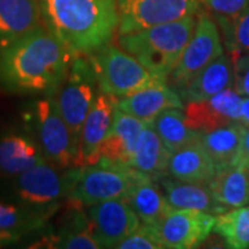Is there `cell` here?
Segmentation results:
<instances>
[{"label":"cell","mask_w":249,"mask_h":249,"mask_svg":"<svg viewBox=\"0 0 249 249\" xmlns=\"http://www.w3.org/2000/svg\"><path fill=\"white\" fill-rule=\"evenodd\" d=\"M73 55L42 24L0 52V86L16 94L54 96Z\"/></svg>","instance_id":"1"},{"label":"cell","mask_w":249,"mask_h":249,"mask_svg":"<svg viewBox=\"0 0 249 249\" xmlns=\"http://www.w3.org/2000/svg\"><path fill=\"white\" fill-rule=\"evenodd\" d=\"M45 25L75 55H93L109 45L119 16L116 0H39Z\"/></svg>","instance_id":"2"},{"label":"cell","mask_w":249,"mask_h":249,"mask_svg":"<svg viewBox=\"0 0 249 249\" xmlns=\"http://www.w3.org/2000/svg\"><path fill=\"white\" fill-rule=\"evenodd\" d=\"M196 16L119 34L124 52L160 79H168L196 31Z\"/></svg>","instance_id":"3"},{"label":"cell","mask_w":249,"mask_h":249,"mask_svg":"<svg viewBox=\"0 0 249 249\" xmlns=\"http://www.w3.org/2000/svg\"><path fill=\"white\" fill-rule=\"evenodd\" d=\"M144 178L147 175L130 165L100 160L97 163L79 166L68 199L86 206L109 199H126Z\"/></svg>","instance_id":"4"},{"label":"cell","mask_w":249,"mask_h":249,"mask_svg":"<svg viewBox=\"0 0 249 249\" xmlns=\"http://www.w3.org/2000/svg\"><path fill=\"white\" fill-rule=\"evenodd\" d=\"M98 91L100 86L91 55H73L68 71L54 93V98L78 144L85 119Z\"/></svg>","instance_id":"5"},{"label":"cell","mask_w":249,"mask_h":249,"mask_svg":"<svg viewBox=\"0 0 249 249\" xmlns=\"http://www.w3.org/2000/svg\"><path fill=\"white\" fill-rule=\"evenodd\" d=\"M97 73L100 90L118 98L136 91L166 83L148 71L132 54L116 46L108 45L91 55Z\"/></svg>","instance_id":"6"},{"label":"cell","mask_w":249,"mask_h":249,"mask_svg":"<svg viewBox=\"0 0 249 249\" xmlns=\"http://www.w3.org/2000/svg\"><path fill=\"white\" fill-rule=\"evenodd\" d=\"M36 132L46 160L60 169L76 168L79 144L71 127L64 121L54 96L36 101Z\"/></svg>","instance_id":"7"},{"label":"cell","mask_w":249,"mask_h":249,"mask_svg":"<svg viewBox=\"0 0 249 249\" xmlns=\"http://www.w3.org/2000/svg\"><path fill=\"white\" fill-rule=\"evenodd\" d=\"M222 54V39L216 22L206 13L198 11L196 31L168 80L173 88L184 89L199 72Z\"/></svg>","instance_id":"8"},{"label":"cell","mask_w":249,"mask_h":249,"mask_svg":"<svg viewBox=\"0 0 249 249\" xmlns=\"http://www.w3.org/2000/svg\"><path fill=\"white\" fill-rule=\"evenodd\" d=\"M119 34L196 16L199 0H116Z\"/></svg>","instance_id":"9"},{"label":"cell","mask_w":249,"mask_h":249,"mask_svg":"<svg viewBox=\"0 0 249 249\" xmlns=\"http://www.w3.org/2000/svg\"><path fill=\"white\" fill-rule=\"evenodd\" d=\"M78 169L79 168H70L65 172H60L43 160L18 175L16 191L19 199L27 205H57V201L70 196Z\"/></svg>","instance_id":"10"},{"label":"cell","mask_w":249,"mask_h":249,"mask_svg":"<svg viewBox=\"0 0 249 249\" xmlns=\"http://www.w3.org/2000/svg\"><path fill=\"white\" fill-rule=\"evenodd\" d=\"M89 229L100 248H119L140 227V219L126 199H109L89 205Z\"/></svg>","instance_id":"11"},{"label":"cell","mask_w":249,"mask_h":249,"mask_svg":"<svg viewBox=\"0 0 249 249\" xmlns=\"http://www.w3.org/2000/svg\"><path fill=\"white\" fill-rule=\"evenodd\" d=\"M216 216L202 211L175 209L155 226L162 248H196L213 231Z\"/></svg>","instance_id":"12"},{"label":"cell","mask_w":249,"mask_h":249,"mask_svg":"<svg viewBox=\"0 0 249 249\" xmlns=\"http://www.w3.org/2000/svg\"><path fill=\"white\" fill-rule=\"evenodd\" d=\"M242 96L234 88L206 100L187 103V121L196 130L206 133L223 126L240 124Z\"/></svg>","instance_id":"13"},{"label":"cell","mask_w":249,"mask_h":249,"mask_svg":"<svg viewBox=\"0 0 249 249\" xmlns=\"http://www.w3.org/2000/svg\"><path fill=\"white\" fill-rule=\"evenodd\" d=\"M118 100L112 94L98 91L80 132L76 168L97 163L98 148L111 130Z\"/></svg>","instance_id":"14"},{"label":"cell","mask_w":249,"mask_h":249,"mask_svg":"<svg viewBox=\"0 0 249 249\" xmlns=\"http://www.w3.org/2000/svg\"><path fill=\"white\" fill-rule=\"evenodd\" d=\"M144 124L142 119L116 108L111 130L98 148L97 162L107 160L132 166L136 144Z\"/></svg>","instance_id":"15"},{"label":"cell","mask_w":249,"mask_h":249,"mask_svg":"<svg viewBox=\"0 0 249 249\" xmlns=\"http://www.w3.org/2000/svg\"><path fill=\"white\" fill-rule=\"evenodd\" d=\"M42 22L39 0H0V52Z\"/></svg>","instance_id":"16"},{"label":"cell","mask_w":249,"mask_h":249,"mask_svg":"<svg viewBox=\"0 0 249 249\" xmlns=\"http://www.w3.org/2000/svg\"><path fill=\"white\" fill-rule=\"evenodd\" d=\"M116 108L144 122H152L160 112L166 109L184 108V103L178 93L163 83L119 98Z\"/></svg>","instance_id":"17"},{"label":"cell","mask_w":249,"mask_h":249,"mask_svg":"<svg viewBox=\"0 0 249 249\" xmlns=\"http://www.w3.org/2000/svg\"><path fill=\"white\" fill-rule=\"evenodd\" d=\"M158 180L162 187V193L176 209H193L212 214H220L230 209L217 201L209 187L205 184L187 183L175 178H166L165 175L158 178Z\"/></svg>","instance_id":"18"},{"label":"cell","mask_w":249,"mask_h":249,"mask_svg":"<svg viewBox=\"0 0 249 249\" xmlns=\"http://www.w3.org/2000/svg\"><path fill=\"white\" fill-rule=\"evenodd\" d=\"M217 172L213 160L199 142L173 152L168 165V173L172 178L208 186Z\"/></svg>","instance_id":"19"},{"label":"cell","mask_w":249,"mask_h":249,"mask_svg":"<svg viewBox=\"0 0 249 249\" xmlns=\"http://www.w3.org/2000/svg\"><path fill=\"white\" fill-rule=\"evenodd\" d=\"M232 86H234L232 58L223 53L199 72L184 89L180 90V93H181V98L190 103V101L213 97L223 90Z\"/></svg>","instance_id":"20"},{"label":"cell","mask_w":249,"mask_h":249,"mask_svg":"<svg viewBox=\"0 0 249 249\" xmlns=\"http://www.w3.org/2000/svg\"><path fill=\"white\" fill-rule=\"evenodd\" d=\"M45 160L42 148L27 133L3 134L0 137V170L6 175H21Z\"/></svg>","instance_id":"21"},{"label":"cell","mask_w":249,"mask_h":249,"mask_svg":"<svg viewBox=\"0 0 249 249\" xmlns=\"http://www.w3.org/2000/svg\"><path fill=\"white\" fill-rule=\"evenodd\" d=\"M173 152L163 144L152 122H145L136 144L132 166L152 178L168 173V165Z\"/></svg>","instance_id":"22"},{"label":"cell","mask_w":249,"mask_h":249,"mask_svg":"<svg viewBox=\"0 0 249 249\" xmlns=\"http://www.w3.org/2000/svg\"><path fill=\"white\" fill-rule=\"evenodd\" d=\"M208 187L216 199L229 208L248 205L249 169L240 163L219 168Z\"/></svg>","instance_id":"23"},{"label":"cell","mask_w":249,"mask_h":249,"mask_svg":"<svg viewBox=\"0 0 249 249\" xmlns=\"http://www.w3.org/2000/svg\"><path fill=\"white\" fill-rule=\"evenodd\" d=\"M152 180L154 178L150 176L142 178L126 201L133 208L142 224L155 227L176 208L170 205L165 194L157 188Z\"/></svg>","instance_id":"24"},{"label":"cell","mask_w":249,"mask_h":249,"mask_svg":"<svg viewBox=\"0 0 249 249\" xmlns=\"http://www.w3.org/2000/svg\"><path fill=\"white\" fill-rule=\"evenodd\" d=\"M245 127L241 124H232L201 134L199 142L211 155L217 169L237 162Z\"/></svg>","instance_id":"25"},{"label":"cell","mask_w":249,"mask_h":249,"mask_svg":"<svg viewBox=\"0 0 249 249\" xmlns=\"http://www.w3.org/2000/svg\"><path fill=\"white\" fill-rule=\"evenodd\" d=\"M183 108H170L157 116L152 124L160 140L172 152L201 140V132L196 130L187 121Z\"/></svg>","instance_id":"26"},{"label":"cell","mask_w":249,"mask_h":249,"mask_svg":"<svg viewBox=\"0 0 249 249\" xmlns=\"http://www.w3.org/2000/svg\"><path fill=\"white\" fill-rule=\"evenodd\" d=\"M57 209L58 205L34 206L25 204L17 206L0 202V230L18 234L35 231L52 217Z\"/></svg>","instance_id":"27"},{"label":"cell","mask_w":249,"mask_h":249,"mask_svg":"<svg viewBox=\"0 0 249 249\" xmlns=\"http://www.w3.org/2000/svg\"><path fill=\"white\" fill-rule=\"evenodd\" d=\"M213 231L222 237L229 248H249V206L230 208L217 214Z\"/></svg>","instance_id":"28"},{"label":"cell","mask_w":249,"mask_h":249,"mask_svg":"<svg viewBox=\"0 0 249 249\" xmlns=\"http://www.w3.org/2000/svg\"><path fill=\"white\" fill-rule=\"evenodd\" d=\"M50 244L54 248L64 249H98L100 245L89 229V219L78 213L71 219L58 237H52Z\"/></svg>","instance_id":"29"},{"label":"cell","mask_w":249,"mask_h":249,"mask_svg":"<svg viewBox=\"0 0 249 249\" xmlns=\"http://www.w3.org/2000/svg\"><path fill=\"white\" fill-rule=\"evenodd\" d=\"M224 36V45L231 55L249 53V3L232 18H217Z\"/></svg>","instance_id":"30"},{"label":"cell","mask_w":249,"mask_h":249,"mask_svg":"<svg viewBox=\"0 0 249 249\" xmlns=\"http://www.w3.org/2000/svg\"><path fill=\"white\" fill-rule=\"evenodd\" d=\"M119 249H162V244L154 226L140 224V227L119 245Z\"/></svg>","instance_id":"31"},{"label":"cell","mask_w":249,"mask_h":249,"mask_svg":"<svg viewBox=\"0 0 249 249\" xmlns=\"http://www.w3.org/2000/svg\"><path fill=\"white\" fill-rule=\"evenodd\" d=\"M234 64V89L242 97H249V53L231 55Z\"/></svg>","instance_id":"32"},{"label":"cell","mask_w":249,"mask_h":249,"mask_svg":"<svg viewBox=\"0 0 249 249\" xmlns=\"http://www.w3.org/2000/svg\"><path fill=\"white\" fill-rule=\"evenodd\" d=\"M217 18H232L247 7L249 0H202Z\"/></svg>","instance_id":"33"},{"label":"cell","mask_w":249,"mask_h":249,"mask_svg":"<svg viewBox=\"0 0 249 249\" xmlns=\"http://www.w3.org/2000/svg\"><path fill=\"white\" fill-rule=\"evenodd\" d=\"M235 163H240L242 166L248 168L249 169V126L245 127L244 132V137H242V144H241L240 154Z\"/></svg>","instance_id":"34"},{"label":"cell","mask_w":249,"mask_h":249,"mask_svg":"<svg viewBox=\"0 0 249 249\" xmlns=\"http://www.w3.org/2000/svg\"><path fill=\"white\" fill-rule=\"evenodd\" d=\"M21 237H22V234L0 230V248H4V247H10V245L17 244L18 241L21 240Z\"/></svg>","instance_id":"35"},{"label":"cell","mask_w":249,"mask_h":249,"mask_svg":"<svg viewBox=\"0 0 249 249\" xmlns=\"http://www.w3.org/2000/svg\"><path fill=\"white\" fill-rule=\"evenodd\" d=\"M240 124L244 126H249V97H242L241 104V118Z\"/></svg>","instance_id":"36"}]
</instances>
